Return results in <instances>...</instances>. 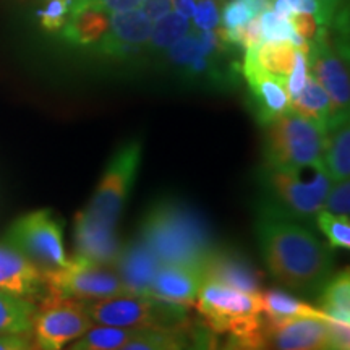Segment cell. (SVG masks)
<instances>
[{
    "mask_svg": "<svg viewBox=\"0 0 350 350\" xmlns=\"http://www.w3.org/2000/svg\"><path fill=\"white\" fill-rule=\"evenodd\" d=\"M195 29H216L221 25V10H219L217 0H198L193 13Z\"/></svg>",
    "mask_w": 350,
    "mask_h": 350,
    "instance_id": "34",
    "label": "cell"
},
{
    "mask_svg": "<svg viewBox=\"0 0 350 350\" xmlns=\"http://www.w3.org/2000/svg\"><path fill=\"white\" fill-rule=\"evenodd\" d=\"M291 23L294 26L295 33L308 42L314 38V34H317V29L319 26L317 23V18H314L313 15H308V13H295V15L291 18Z\"/></svg>",
    "mask_w": 350,
    "mask_h": 350,
    "instance_id": "40",
    "label": "cell"
},
{
    "mask_svg": "<svg viewBox=\"0 0 350 350\" xmlns=\"http://www.w3.org/2000/svg\"><path fill=\"white\" fill-rule=\"evenodd\" d=\"M0 288L34 300L44 295V275L18 252L0 243Z\"/></svg>",
    "mask_w": 350,
    "mask_h": 350,
    "instance_id": "18",
    "label": "cell"
},
{
    "mask_svg": "<svg viewBox=\"0 0 350 350\" xmlns=\"http://www.w3.org/2000/svg\"><path fill=\"white\" fill-rule=\"evenodd\" d=\"M152 29V21L144 15L142 8L135 10L112 13L109 15L107 34L117 41L129 46L144 47L146 49Z\"/></svg>",
    "mask_w": 350,
    "mask_h": 350,
    "instance_id": "24",
    "label": "cell"
},
{
    "mask_svg": "<svg viewBox=\"0 0 350 350\" xmlns=\"http://www.w3.org/2000/svg\"><path fill=\"white\" fill-rule=\"evenodd\" d=\"M319 12L314 16L317 23L321 26H331L332 23H342L347 16V0H318Z\"/></svg>",
    "mask_w": 350,
    "mask_h": 350,
    "instance_id": "37",
    "label": "cell"
},
{
    "mask_svg": "<svg viewBox=\"0 0 350 350\" xmlns=\"http://www.w3.org/2000/svg\"><path fill=\"white\" fill-rule=\"evenodd\" d=\"M261 308L265 325H279L299 318L327 319L318 306L306 304L305 300L284 291V288H268L261 292Z\"/></svg>",
    "mask_w": 350,
    "mask_h": 350,
    "instance_id": "20",
    "label": "cell"
},
{
    "mask_svg": "<svg viewBox=\"0 0 350 350\" xmlns=\"http://www.w3.org/2000/svg\"><path fill=\"white\" fill-rule=\"evenodd\" d=\"M204 282L203 261L165 262L152 279L150 297L174 305L193 306Z\"/></svg>",
    "mask_w": 350,
    "mask_h": 350,
    "instance_id": "12",
    "label": "cell"
},
{
    "mask_svg": "<svg viewBox=\"0 0 350 350\" xmlns=\"http://www.w3.org/2000/svg\"><path fill=\"white\" fill-rule=\"evenodd\" d=\"M139 329L93 325L65 350H120Z\"/></svg>",
    "mask_w": 350,
    "mask_h": 350,
    "instance_id": "28",
    "label": "cell"
},
{
    "mask_svg": "<svg viewBox=\"0 0 350 350\" xmlns=\"http://www.w3.org/2000/svg\"><path fill=\"white\" fill-rule=\"evenodd\" d=\"M172 8H175L174 12L180 13L182 16L190 20L195 13L196 0H172Z\"/></svg>",
    "mask_w": 350,
    "mask_h": 350,
    "instance_id": "44",
    "label": "cell"
},
{
    "mask_svg": "<svg viewBox=\"0 0 350 350\" xmlns=\"http://www.w3.org/2000/svg\"><path fill=\"white\" fill-rule=\"evenodd\" d=\"M252 18H255V16L252 15L250 8L245 5L242 0H229L221 12L222 28L227 29L242 26Z\"/></svg>",
    "mask_w": 350,
    "mask_h": 350,
    "instance_id": "36",
    "label": "cell"
},
{
    "mask_svg": "<svg viewBox=\"0 0 350 350\" xmlns=\"http://www.w3.org/2000/svg\"><path fill=\"white\" fill-rule=\"evenodd\" d=\"M310 75L317 80L332 100L336 113H349L350 80L347 54L331 39L327 26H318L317 34L310 41L308 51Z\"/></svg>",
    "mask_w": 350,
    "mask_h": 350,
    "instance_id": "11",
    "label": "cell"
},
{
    "mask_svg": "<svg viewBox=\"0 0 350 350\" xmlns=\"http://www.w3.org/2000/svg\"><path fill=\"white\" fill-rule=\"evenodd\" d=\"M137 239L163 265L204 261L214 243L203 216L178 198H157L144 211Z\"/></svg>",
    "mask_w": 350,
    "mask_h": 350,
    "instance_id": "2",
    "label": "cell"
},
{
    "mask_svg": "<svg viewBox=\"0 0 350 350\" xmlns=\"http://www.w3.org/2000/svg\"><path fill=\"white\" fill-rule=\"evenodd\" d=\"M44 275V294L94 301L126 294L113 266L100 265L85 256L73 255L67 265Z\"/></svg>",
    "mask_w": 350,
    "mask_h": 350,
    "instance_id": "9",
    "label": "cell"
},
{
    "mask_svg": "<svg viewBox=\"0 0 350 350\" xmlns=\"http://www.w3.org/2000/svg\"><path fill=\"white\" fill-rule=\"evenodd\" d=\"M255 234L266 269L287 291L317 297L334 274L331 248L308 226L269 204L256 214Z\"/></svg>",
    "mask_w": 350,
    "mask_h": 350,
    "instance_id": "1",
    "label": "cell"
},
{
    "mask_svg": "<svg viewBox=\"0 0 350 350\" xmlns=\"http://www.w3.org/2000/svg\"><path fill=\"white\" fill-rule=\"evenodd\" d=\"M325 130L288 111L265 125V163L269 167H304L321 161Z\"/></svg>",
    "mask_w": 350,
    "mask_h": 350,
    "instance_id": "8",
    "label": "cell"
},
{
    "mask_svg": "<svg viewBox=\"0 0 350 350\" xmlns=\"http://www.w3.org/2000/svg\"><path fill=\"white\" fill-rule=\"evenodd\" d=\"M198 317L209 331L240 344L266 347L261 294L204 282L195 301Z\"/></svg>",
    "mask_w": 350,
    "mask_h": 350,
    "instance_id": "3",
    "label": "cell"
},
{
    "mask_svg": "<svg viewBox=\"0 0 350 350\" xmlns=\"http://www.w3.org/2000/svg\"><path fill=\"white\" fill-rule=\"evenodd\" d=\"M191 29L190 20L182 16L177 12H169L167 15L163 16L152 23L151 36L148 41L146 52H161L167 51L172 44H175L182 36Z\"/></svg>",
    "mask_w": 350,
    "mask_h": 350,
    "instance_id": "29",
    "label": "cell"
},
{
    "mask_svg": "<svg viewBox=\"0 0 350 350\" xmlns=\"http://www.w3.org/2000/svg\"><path fill=\"white\" fill-rule=\"evenodd\" d=\"M0 350H36L31 334H0Z\"/></svg>",
    "mask_w": 350,
    "mask_h": 350,
    "instance_id": "41",
    "label": "cell"
},
{
    "mask_svg": "<svg viewBox=\"0 0 350 350\" xmlns=\"http://www.w3.org/2000/svg\"><path fill=\"white\" fill-rule=\"evenodd\" d=\"M109 31V13L96 7H73L62 36L73 46H94Z\"/></svg>",
    "mask_w": 350,
    "mask_h": 350,
    "instance_id": "21",
    "label": "cell"
},
{
    "mask_svg": "<svg viewBox=\"0 0 350 350\" xmlns=\"http://www.w3.org/2000/svg\"><path fill=\"white\" fill-rule=\"evenodd\" d=\"M86 308L94 325L130 327V329L190 326L188 306L167 304L154 297L122 294L86 301Z\"/></svg>",
    "mask_w": 350,
    "mask_h": 350,
    "instance_id": "7",
    "label": "cell"
},
{
    "mask_svg": "<svg viewBox=\"0 0 350 350\" xmlns=\"http://www.w3.org/2000/svg\"><path fill=\"white\" fill-rule=\"evenodd\" d=\"M321 211H326L340 217H350V180L349 178L331 183Z\"/></svg>",
    "mask_w": 350,
    "mask_h": 350,
    "instance_id": "33",
    "label": "cell"
},
{
    "mask_svg": "<svg viewBox=\"0 0 350 350\" xmlns=\"http://www.w3.org/2000/svg\"><path fill=\"white\" fill-rule=\"evenodd\" d=\"M313 222L326 237V245L331 250H349L350 217H340L326 211H319Z\"/></svg>",
    "mask_w": 350,
    "mask_h": 350,
    "instance_id": "30",
    "label": "cell"
},
{
    "mask_svg": "<svg viewBox=\"0 0 350 350\" xmlns=\"http://www.w3.org/2000/svg\"><path fill=\"white\" fill-rule=\"evenodd\" d=\"M203 265L206 282L222 284L250 294L262 292V274L239 250L214 247Z\"/></svg>",
    "mask_w": 350,
    "mask_h": 350,
    "instance_id": "14",
    "label": "cell"
},
{
    "mask_svg": "<svg viewBox=\"0 0 350 350\" xmlns=\"http://www.w3.org/2000/svg\"><path fill=\"white\" fill-rule=\"evenodd\" d=\"M308 75H310L308 54H305V52H301V51H297L294 67H292V72L288 73L287 81H286L288 98L291 99L295 98V96L300 93L301 88L305 86Z\"/></svg>",
    "mask_w": 350,
    "mask_h": 350,
    "instance_id": "35",
    "label": "cell"
},
{
    "mask_svg": "<svg viewBox=\"0 0 350 350\" xmlns=\"http://www.w3.org/2000/svg\"><path fill=\"white\" fill-rule=\"evenodd\" d=\"M139 8L154 23L167 15L169 12H172V0H142Z\"/></svg>",
    "mask_w": 350,
    "mask_h": 350,
    "instance_id": "42",
    "label": "cell"
},
{
    "mask_svg": "<svg viewBox=\"0 0 350 350\" xmlns=\"http://www.w3.org/2000/svg\"><path fill=\"white\" fill-rule=\"evenodd\" d=\"M90 5L106 13H122L142 7V0H75L73 7Z\"/></svg>",
    "mask_w": 350,
    "mask_h": 350,
    "instance_id": "39",
    "label": "cell"
},
{
    "mask_svg": "<svg viewBox=\"0 0 350 350\" xmlns=\"http://www.w3.org/2000/svg\"><path fill=\"white\" fill-rule=\"evenodd\" d=\"M271 10H273L275 15L282 16V18H286L291 21L292 16L295 15V8L292 7L291 2H287V0H273L271 2Z\"/></svg>",
    "mask_w": 350,
    "mask_h": 350,
    "instance_id": "43",
    "label": "cell"
},
{
    "mask_svg": "<svg viewBox=\"0 0 350 350\" xmlns=\"http://www.w3.org/2000/svg\"><path fill=\"white\" fill-rule=\"evenodd\" d=\"M287 2H291V3H292V7H294V3L297 2V0H287Z\"/></svg>",
    "mask_w": 350,
    "mask_h": 350,
    "instance_id": "47",
    "label": "cell"
},
{
    "mask_svg": "<svg viewBox=\"0 0 350 350\" xmlns=\"http://www.w3.org/2000/svg\"><path fill=\"white\" fill-rule=\"evenodd\" d=\"M242 73L253 98L255 116L262 126L273 122L275 117L291 111V98L287 94L286 78L274 77L261 70L253 62L248 52H245L243 55Z\"/></svg>",
    "mask_w": 350,
    "mask_h": 350,
    "instance_id": "13",
    "label": "cell"
},
{
    "mask_svg": "<svg viewBox=\"0 0 350 350\" xmlns=\"http://www.w3.org/2000/svg\"><path fill=\"white\" fill-rule=\"evenodd\" d=\"M260 20L261 42H291L295 36V29L292 23L268 8L258 16Z\"/></svg>",
    "mask_w": 350,
    "mask_h": 350,
    "instance_id": "31",
    "label": "cell"
},
{
    "mask_svg": "<svg viewBox=\"0 0 350 350\" xmlns=\"http://www.w3.org/2000/svg\"><path fill=\"white\" fill-rule=\"evenodd\" d=\"M221 350H266V347H255V345L240 344L234 339H227L224 344H221Z\"/></svg>",
    "mask_w": 350,
    "mask_h": 350,
    "instance_id": "46",
    "label": "cell"
},
{
    "mask_svg": "<svg viewBox=\"0 0 350 350\" xmlns=\"http://www.w3.org/2000/svg\"><path fill=\"white\" fill-rule=\"evenodd\" d=\"M93 325L85 301L44 294L29 334L36 350H65Z\"/></svg>",
    "mask_w": 350,
    "mask_h": 350,
    "instance_id": "10",
    "label": "cell"
},
{
    "mask_svg": "<svg viewBox=\"0 0 350 350\" xmlns=\"http://www.w3.org/2000/svg\"><path fill=\"white\" fill-rule=\"evenodd\" d=\"M142 159V139H130L117 148L81 213L96 224L117 229L122 211L137 183Z\"/></svg>",
    "mask_w": 350,
    "mask_h": 350,
    "instance_id": "5",
    "label": "cell"
},
{
    "mask_svg": "<svg viewBox=\"0 0 350 350\" xmlns=\"http://www.w3.org/2000/svg\"><path fill=\"white\" fill-rule=\"evenodd\" d=\"M318 308L327 319L350 323V271L344 268L327 279L317 295Z\"/></svg>",
    "mask_w": 350,
    "mask_h": 350,
    "instance_id": "23",
    "label": "cell"
},
{
    "mask_svg": "<svg viewBox=\"0 0 350 350\" xmlns=\"http://www.w3.org/2000/svg\"><path fill=\"white\" fill-rule=\"evenodd\" d=\"M260 182L266 193V204L305 226L313 222L323 209L332 183L323 161L304 167L262 165Z\"/></svg>",
    "mask_w": 350,
    "mask_h": 350,
    "instance_id": "4",
    "label": "cell"
},
{
    "mask_svg": "<svg viewBox=\"0 0 350 350\" xmlns=\"http://www.w3.org/2000/svg\"><path fill=\"white\" fill-rule=\"evenodd\" d=\"M73 242H75V255L107 266L116 265L124 245L117 235V229L96 224L81 211H78L75 216Z\"/></svg>",
    "mask_w": 350,
    "mask_h": 350,
    "instance_id": "17",
    "label": "cell"
},
{
    "mask_svg": "<svg viewBox=\"0 0 350 350\" xmlns=\"http://www.w3.org/2000/svg\"><path fill=\"white\" fill-rule=\"evenodd\" d=\"M294 8L297 13H308V15L317 16L319 12V3L318 0H297Z\"/></svg>",
    "mask_w": 350,
    "mask_h": 350,
    "instance_id": "45",
    "label": "cell"
},
{
    "mask_svg": "<svg viewBox=\"0 0 350 350\" xmlns=\"http://www.w3.org/2000/svg\"><path fill=\"white\" fill-rule=\"evenodd\" d=\"M219 336L209 331L203 323H196L191 327V339L187 350H221Z\"/></svg>",
    "mask_w": 350,
    "mask_h": 350,
    "instance_id": "38",
    "label": "cell"
},
{
    "mask_svg": "<svg viewBox=\"0 0 350 350\" xmlns=\"http://www.w3.org/2000/svg\"><path fill=\"white\" fill-rule=\"evenodd\" d=\"M245 52L252 55L253 62L261 70L287 80L294 67L297 49L291 42H261Z\"/></svg>",
    "mask_w": 350,
    "mask_h": 350,
    "instance_id": "27",
    "label": "cell"
},
{
    "mask_svg": "<svg viewBox=\"0 0 350 350\" xmlns=\"http://www.w3.org/2000/svg\"><path fill=\"white\" fill-rule=\"evenodd\" d=\"M191 327H164L139 329L120 350H187L191 339Z\"/></svg>",
    "mask_w": 350,
    "mask_h": 350,
    "instance_id": "26",
    "label": "cell"
},
{
    "mask_svg": "<svg viewBox=\"0 0 350 350\" xmlns=\"http://www.w3.org/2000/svg\"><path fill=\"white\" fill-rule=\"evenodd\" d=\"M73 3H75V0H46L44 7L38 13L42 29L49 33L62 31L73 8Z\"/></svg>",
    "mask_w": 350,
    "mask_h": 350,
    "instance_id": "32",
    "label": "cell"
},
{
    "mask_svg": "<svg viewBox=\"0 0 350 350\" xmlns=\"http://www.w3.org/2000/svg\"><path fill=\"white\" fill-rule=\"evenodd\" d=\"M2 243L26 258L42 274L67 265L64 221L52 209L41 208L21 214L8 226Z\"/></svg>",
    "mask_w": 350,
    "mask_h": 350,
    "instance_id": "6",
    "label": "cell"
},
{
    "mask_svg": "<svg viewBox=\"0 0 350 350\" xmlns=\"http://www.w3.org/2000/svg\"><path fill=\"white\" fill-rule=\"evenodd\" d=\"M269 350H336L326 319L299 318L279 325H265Z\"/></svg>",
    "mask_w": 350,
    "mask_h": 350,
    "instance_id": "15",
    "label": "cell"
},
{
    "mask_svg": "<svg viewBox=\"0 0 350 350\" xmlns=\"http://www.w3.org/2000/svg\"><path fill=\"white\" fill-rule=\"evenodd\" d=\"M323 165L332 182L350 177V126L349 113L334 117L325 131Z\"/></svg>",
    "mask_w": 350,
    "mask_h": 350,
    "instance_id": "19",
    "label": "cell"
},
{
    "mask_svg": "<svg viewBox=\"0 0 350 350\" xmlns=\"http://www.w3.org/2000/svg\"><path fill=\"white\" fill-rule=\"evenodd\" d=\"M34 312V300L0 288V334L31 332Z\"/></svg>",
    "mask_w": 350,
    "mask_h": 350,
    "instance_id": "25",
    "label": "cell"
},
{
    "mask_svg": "<svg viewBox=\"0 0 350 350\" xmlns=\"http://www.w3.org/2000/svg\"><path fill=\"white\" fill-rule=\"evenodd\" d=\"M291 111L314 122L325 131L329 122L334 117H339V113H336L334 111L331 98L312 75L306 78L305 86L301 88L300 93L291 99ZM342 116H345V113H342Z\"/></svg>",
    "mask_w": 350,
    "mask_h": 350,
    "instance_id": "22",
    "label": "cell"
},
{
    "mask_svg": "<svg viewBox=\"0 0 350 350\" xmlns=\"http://www.w3.org/2000/svg\"><path fill=\"white\" fill-rule=\"evenodd\" d=\"M161 265L163 262L135 237L122 245V252L113 268L119 273L126 294L150 297L152 279Z\"/></svg>",
    "mask_w": 350,
    "mask_h": 350,
    "instance_id": "16",
    "label": "cell"
}]
</instances>
